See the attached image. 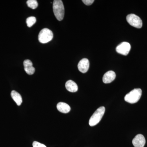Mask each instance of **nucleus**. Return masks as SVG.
Segmentation results:
<instances>
[{"label":"nucleus","instance_id":"obj_8","mask_svg":"<svg viewBox=\"0 0 147 147\" xmlns=\"http://www.w3.org/2000/svg\"><path fill=\"white\" fill-rule=\"evenodd\" d=\"M89 61L87 59L84 58L79 61L78 65V69L83 73L87 72L89 68Z\"/></svg>","mask_w":147,"mask_h":147},{"label":"nucleus","instance_id":"obj_13","mask_svg":"<svg viewBox=\"0 0 147 147\" xmlns=\"http://www.w3.org/2000/svg\"><path fill=\"white\" fill-rule=\"evenodd\" d=\"M11 95L12 99L16 102V104L18 106L21 105L23 100H22V97L20 94L18 93L16 91L13 90L11 92Z\"/></svg>","mask_w":147,"mask_h":147},{"label":"nucleus","instance_id":"obj_1","mask_svg":"<svg viewBox=\"0 0 147 147\" xmlns=\"http://www.w3.org/2000/svg\"><path fill=\"white\" fill-rule=\"evenodd\" d=\"M53 9L55 17L58 21L63 19L65 9L63 3L61 0H55L53 3Z\"/></svg>","mask_w":147,"mask_h":147},{"label":"nucleus","instance_id":"obj_7","mask_svg":"<svg viewBox=\"0 0 147 147\" xmlns=\"http://www.w3.org/2000/svg\"><path fill=\"white\" fill-rule=\"evenodd\" d=\"M146 144V139L142 134H137L132 140V144L134 147H144Z\"/></svg>","mask_w":147,"mask_h":147},{"label":"nucleus","instance_id":"obj_2","mask_svg":"<svg viewBox=\"0 0 147 147\" xmlns=\"http://www.w3.org/2000/svg\"><path fill=\"white\" fill-rule=\"evenodd\" d=\"M142 95V90L141 89H134L125 96L124 99L126 102L133 104L139 101Z\"/></svg>","mask_w":147,"mask_h":147},{"label":"nucleus","instance_id":"obj_14","mask_svg":"<svg viewBox=\"0 0 147 147\" xmlns=\"http://www.w3.org/2000/svg\"><path fill=\"white\" fill-rule=\"evenodd\" d=\"M27 4L30 8L35 9L38 6V3L36 0H28L27 1Z\"/></svg>","mask_w":147,"mask_h":147},{"label":"nucleus","instance_id":"obj_11","mask_svg":"<svg viewBox=\"0 0 147 147\" xmlns=\"http://www.w3.org/2000/svg\"><path fill=\"white\" fill-rule=\"evenodd\" d=\"M65 87L68 91L71 92H75L77 91L78 87L76 83L72 80H69L65 84Z\"/></svg>","mask_w":147,"mask_h":147},{"label":"nucleus","instance_id":"obj_15","mask_svg":"<svg viewBox=\"0 0 147 147\" xmlns=\"http://www.w3.org/2000/svg\"><path fill=\"white\" fill-rule=\"evenodd\" d=\"M36 18L34 16H31L27 18L26 19V24L27 26L29 28H31L36 23Z\"/></svg>","mask_w":147,"mask_h":147},{"label":"nucleus","instance_id":"obj_5","mask_svg":"<svg viewBox=\"0 0 147 147\" xmlns=\"http://www.w3.org/2000/svg\"><path fill=\"white\" fill-rule=\"evenodd\" d=\"M127 22L130 26L137 28H141L142 27V21L139 16L134 14H129L126 17Z\"/></svg>","mask_w":147,"mask_h":147},{"label":"nucleus","instance_id":"obj_12","mask_svg":"<svg viewBox=\"0 0 147 147\" xmlns=\"http://www.w3.org/2000/svg\"><path fill=\"white\" fill-rule=\"evenodd\" d=\"M57 108L59 112L63 113H68L71 110L70 106L63 102H59L57 105Z\"/></svg>","mask_w":147,"mask_h":147},{"label":"nucleus","instance_id":"obj_6","mask_svg":"<svg viewBox=\"0 0 147 147\" xmlns=\"http://www.w3.org/2000/svg\"><path fill=\"white\" fill-rule=\"evenodd\" d=\"M131 49V45L128 42H123L116 47V51L119 54L126 56L129 54Z\"/></svg>","mask_w":147,"mask_h":147},{"label":"nucleus","instance_id":"obj_10","mask_svg":"<svg viewBox=\"0 0 147 147\" xmlns=\"http://www.w3.org/2000/svg\"><path fill=\"white\" fill-rule=\"evenodd\" d=\"M115 78V73L113 71H107L103 75L102 81L105 84H109L113 82Z\"/></svg>","mask_w":147,"mask_h":147},{"label":"nucleus","instance_id":"obj_4","mask_svg":"<svg viewBox=\"0 0 147 147\" xmlns=\"http://www.w3.org/2000/svg\"><path fill=\"white\" fill-rule=\"evenodd\" d=\"M53 37V34L52 31L49 29L44 28L40 32L38 39L41 43H46L51 41Z\"/></svg>","mask_w":147,"mask_h":147},{"label":"nucleus","instance_id":"obj_3","mask_svg":"<svg viewBox=\"0 0 147 147\" xmlns=\"http://www.w3.org/2000/svg\"><path fill=\"white\" fill-rule=\"evenodd\" d=\"M105 112V108L101 106L98 108L90 119L89 124L90 126L96 125L102 119Z\"/></svg>","mask_w":147,"mask_h":147},{"label":"nucleus","instance_id":"obj_17","mask_svg":"<svg viewBox=\"0 0 147 147\" xmlns=\"http://www.w3.org/2000/svg\"><path fill=\"white\" fill-rule=\"evenodd\" d=\"M82 2L87 5H92L94 2V0H83Z\"/></svg>","mask_w":147,"mask_h":147},{"label":"nucleus","instance_id":"obj_9","mask_svg":"<svg viewBox=\"0 0 147 147\" xmlns=\"http://www.w3.org/2000/svg\"><path fill=\"white\" fill-rule=\"evenodd\" d=\"M24 65L25 71L29 75H32L35 71V69L33 67V63L30 60L24 61Z\"/></svg>","mask_w":147,"mask_h":147},{"label":"nucleus","instance_id":"obj_16","mask_svg":"<svg viewBox=\"0 0 147 147\" xmlns=\"http://www.w3.org/2000/svg\"><path fill=\"white\" fill-rule=\"evenodd\" d=\"M33 147H46L45 145L40 144L39 142H34L33 143Z\"/></svg>","mask_w":147,"mask_h":147}]
</instances>
